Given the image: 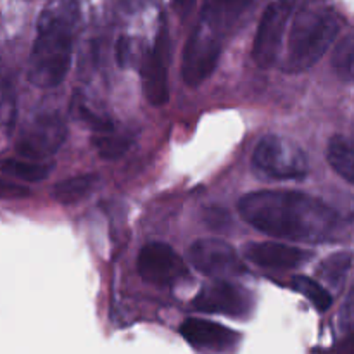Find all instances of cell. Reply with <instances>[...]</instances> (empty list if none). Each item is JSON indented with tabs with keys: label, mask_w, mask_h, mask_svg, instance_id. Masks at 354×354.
Listing matches in <instances>:
<instances>
[{
	"label": "cell",
	"mask_w": 354,
	"mask_h": 354,
	"mask_svg": "<svg viewBox=\"0 0 354 354\" xmlns=\"http://www.w3.org/2000/svg\"><path fill=\"white\" fill-rule=\"evenodd\" d=\"M245 223L272 237L315 244L330 239L337 213L325 201L294 190H258L239 201Z\"/></svg>",
	"instance_id": "1"
},
{
	"label": "cell",
	"mask_w": 354,
	"mask_h": 354,
	"mask_svg": "<svg viewBox=\"0 0 354 354\" xmlns=\"http://www.w3.org/2000/svg\"><path fill=\"white\" fill-rule=\"evenodd\" d=\"M78 19L76 0H54L40 14L37 38L28 59V80L35 86L54 88L66 80Z\"/></svg>",
	"instance_id": "2"
},
{
	"label": "cell",
	"mask_w": 354,
	"mask_h": 354,
	"mask_svg": "<svg viewBox=\"0 0 354 354\" xmlns=\"http://www.w3.org/2000/svg\"><path fill=\"white\" fill-rule=\"evenodd\" d=\"M339 31L341 23L332 10L322 7L297 10L290 26L283 71L294 75L313 68L332 47Z\"/></svg>",
	"instance_id": "3"
},
{
	"label": "cell",
	"mask_w": 354,
	"mask_h": 354,
	"mask_svg": "<svg viewBox=\"0 0 354 354\" xmlns=\"http://www.w3.org/2000/svg\"><path fill=\"white\" fill-rule=\"evenodd\" d=\"M256 175L270 180H301L308 175V158L296 142L280 135H266L252 152Z\"/></svg>",
	"instance_id": "4"
},
{
	"label": "cell",
	"mask_w": 354,
	"mask_h": 354,
	"mask_svg": "<svg viewBox=\"0 0 354 354\" xmlns=\"http://www.w3.org/2000/svg\"><path fill=\"white\" fill-rule=\"evenodd\" d=\"M68 137V124L59 114L45 113L33 118L21 130L14 149L16 154L31 161H45L52 158Z\"/></svg>",
	"instance_id": "5"
},
{
	"label": "cell",
	"mask_w": 354,
	"mask_h": 354,
	"mask_svg": "<svg viewBox=\"0 0 354 354\" xmlns=\"http://www.w3.org/2000/svg\"><path fill=\"white\" fill-rule=\"evenodd\" d=\"M221 55V38L197 24L187 40L182 57V78L189 86H199L216 69Z\"/></svg>",
	"instance_id": "6"
},
{
	"label": "cell",
	"mask_w": 354,
	"mask_h": 354,
	"mask_svg": "<svg viewBox=\"0 0 354 354\" xmlns=\"http://www.w3.org/2000/svg\"><path fill=\"white\" fill-rule=\"evenodd\" d=\"M138 275L147 283L171 287L189 277V268L178 252L165 242H149L137 258Z\"/></svg>",
	"instance_id": "7"
},
{
	"label": "cell",
	"mask_w": 354,
	"mask_h": 354,
	"mask_svg": "<svg viewBox=\"0 0 354 354\" xmlns=\"http://www.w3.org/2000/svg\"><path fill=\"white\" fill-rule=\"evenodd\" d=\"M292 6L294 0H275L266 7L252 44V59L259 68H272L275 64Z\"/></svg>",
	"instance_id": "8"
},
{
	"label": "cell",
	"mask_w": 354,
	"mask_h": 354,
	"mask_svg": "<svg viewBox=\"0 0 354 354\" xmlns=\"http://www.w3.org/2000/svg\"><path fill=\"white\" fill-rule=\"evenodd\" d=\"M192 306L201 313L248 318L254 308V301L251 292H248L242 286L228 280H216L199 290V294L194 297Z\"/></svg>",
	"instance_id": "9"
},
{
	"label": "cell",
	"mask_w": 354,
	"mask_h": 354,
	"mask_svg": "<svg viewBox=\"0 0 354 354\" xmlns=\"http://www.w3.org/2000/svg\"><path fill=\"white\" fill-rule=\"evenodd\" d=\"M189 261L199 273L206 277L242 275L244 265L228 242L216 237L199 239L189 248Z\"/></svg>",
	"instance_id": "10"
},
{
	"label": "cell",
	"mask_w": 354,
	"mask_h": 354,
	"mask_svg": "<svg viewBox=\"0 0 354 354\" xmlns=\"http://www.w3.org/2000/svg\"><path fill=\"white\" fill-rule=\"evenodd\" d=\"M180 334L194 349L206 354H228L241 341V334L232 328L203 318H189L183 322Z\"/></svg>",
	"instance_id": "11"
},
{
	"label": "cell",
	"mask_w": 354,
	"mask_h": 354,
	"mask_svg": "<svg viewBox=\"0 0 354 354\" xmlns=\"http://www.w3.org/2000/svg\"><path fill=\"white\" fill-rule=\"evenodd\" d=\"M244 256L261 268L294 270L313 258V252L280 242H251L244 245Z\"/></svg>",
	"instance_id": "12"
},
{
	"label": "cell",
	"mask_w": 354,
	"mask_h": 354,
	"mask_svg": "<svg viewBox=\"0 0 354 354\" xmlns=\"http://www.w3.org/2000/svg\"><path fill=\"white\" fill-rule=\"evenodd\" d=\"M254 0H204L199 24L223 40L234 33Z\"/></svg>",
	"instance_id": "13"
},
{
	"label": "cell",
	"mask_w": 354,
	"mask_h": 354,
	"mask_svg": "<svg viewBox=\"0 0 354 354\" xmlns=\"http://www.w3.org/2000/svg\"><path fill=\"white\" fill-rule=\"evenodd\" d=\"M142 88L149 104L159 107L165 106L169 99L168 88V64L165 61V50L161 45H156L152 50H147L140 62Z\"/></svg>",
	"instance_id": "14"
},
{
	"label": "cell",
	"mask_w": 354,
	"mask_h": 354,
	"mask_svg": "<svg viewBox=\"0 0 354 354\" xmlns=\"http://www.w3.org/2000/svg\"><path fill=\"white\" fill-rule=\"evenodd\" d=\"M97 183H99V175L95 173L73 176V178H66L55 183L52 189V196L62 206H73V204L86 199L93 192Z\"/></svg>",
	"instance_id": "15"
},
{
	"label": "cell",
	"mask_w": 354,
	"mask_h": 354,
	"mask_svg": "<svg viewBox=\"0 0 354 354\" xmlns=\"http://www.w3.org/2000/svg\"><path fill=\"white\" fill-rule=\"evenodd\" d=\"M327 159L337 175L354 185V138L344 135L332 137L327 147Z\"/></svg>",
	"instance_id": "16"
},
{
	"label": "cell",
	"mask_w": 354,
	"mask_h": 354,
	"mask_svg": "<svg viewBox=\"0 0 354 354\" xmlns=\"http://www.w3.org/2000/svg\"><path fill=\"white\" fill-rule=\"evenodd\" d=\"M54 171L52 161H31V159H6L2 162L3 175L14 176L24 182H41Z\"/></svg>",
	"instance_id": "17"
},
{
	"label": "cell",
	"mask_w": 354,
	"mask_h": 354,
	"mask_svg": "<svg viewBox=\"0 0 354 354\" xmlns=\"http://www.w3.org/2000/svg\"><path fill=\"white\" fill-rule=\"evenodd\" d=\"M92 144L95 147L97 154L107 161H114L127 154L133 145V137L130 135H121L107 131V133H95L92 138Z\"/></svg>",
	"instance_id": "18"
},
{
	"label": "cell",
	"mask_w": 354,
	"mask_h": 354,
	"mask_svg": "<svg viewBox=\"0 0 354 354\" xmlns=\"http://www.w3.org/2000/svg\"><path fill=\"white\" fill-rule=\"evenodd\" d=\"M292 282H294V289H296L297 292L303 294V296L313 304L315 310L325 313V311L332 306V301H334L332 299V294L328 292L325 287H322L317 280L310 279V277L297 275L294 277Z\"/></svg>",
	"instance_id": "19"
},
{
	"label": "cell",
	"mask_w": 354,
	"mask_h": 354,
	"mask_svg": "<svg viewBox=\"0 0 354 354\" xmlns=\"http://www.w3.org/2000/svg\"><path fill=\"white\" fill-rule=\"evenodd\" d=\"M351 261L353 256L349 252H337V254L328 256L320 266L322 279L327 280L334 287H339L351 268Z\"/></svg>",
	"instance_id": "20"
},
{
	"label": "cell",
	"mask_w": 354,
	"mask_h": 354,
	"mask_svg": "<svg viewBox=\"0 0 354 354\" xmlns=\"http://www.w3.org/2000/svg\"><path fill=\"white\" fill-rule=\"evenodd\" d=\"M75 114L82 123H85L93 133H107V131L114 130V123L109 116H106L100 111L93 109L90 104H86L85 100H78L75 102Z\"/></svg>",
	"instance_id": "21"
},
{
	"label": "cell",
	"mask_w": 354,
	"mask_h": 354,
	"mask_svg": "<svg viewBox=\"0 0 354 354\" xmlns=\"http://www.w3.org/2000/svg\"><path fill=\"white\" fill-rule=\"evenodd\" d=\"M335 73L344 80H354V37H348L337 45L332 57Z\"/></svg>",
	"instance_id": "22"
},
{
	"label": "cell",
	"mask_w": 354,
	"mask_h": 354,
	"mask_svg": "<svg viewBox=\"0 0 354 354\" xmlns=\"http://www.w3.org/2000/svg\"><path fill=\"white\" fill-rule=\"evenodd\" d=\"M14 123H16V97H14V88L7 80L2 83V124L3 133L9 135L12 131Z\"/></svg>",
	"instance_id": "23"
},
{
	"label": "cell",
	"mask_w": 354,
	"mask_h": 354,
	"mask_svg": "<svg viewBox=\"0 0 354 354\" xmlns=\"http://www.w3.org/2000/svg\"><path fill=\"white\" fill-rule=\"evenodd\" d=\"M116 62L120 68H130L135 62V44L130 37H120L116 41Z\"/></svg>",
	"instance_id": "24"
},
{
	"label": "cell",
	"mask_w": 354,
	"mask_h": 354,
	"mask_svg": "<svg viewBox=\"0 0 354 354\" xmlns=\"http://www.w3.org/2000/svg\"><path fill=\"white\" fill-rule=\"evenodd\" d=\"M204 221L211 228H214V230H223V228H227L230 225L232 218L228 214V211L223 209V207L211 206L204 209Z\"/></svg>",
	"instance_id": "25"
},
{
	"label": "cell",
	"mask_w": 354,
	"mask_h": 354,
	"mask_svg": "<svg viewBox=\"0 0 354 354\" xmlns=\"http://www.w3.org/2000/svg\"><path fill=\"white\" fill-rule=\"evenodd\" d=\"M341 327L353 330L354 328V290L348 296V301L344 303L341 310Z\"/></svg>",
	"instance_id": "26"
},
{
	"label": "cell",
	"mask_w": 354,
	"mask_h": 354,
	"mask_svg": "<svg viewBox=\"0 0 354 354\" xmlns=\"http://www.w3.org/2000/svg\"><path fill=\"white\" fill-rule=\"evenodd\" d=\"M332 354H354V330L332 349Z\"/></svg>",
	"instance_id": "27"
},
{
	"label": "cell",
	"mask_w": 354,
	"mask_h": 354,
	"mask_svg": "<svg viewBox=\"0 0 354 354\" xmlns=\"http://www.w3.org/2000/svg\"><path fill=\"white\" fill-rule=\"evenodd\" d=\"M173 3H175L176 12L182 17H187L190 14V10H192L196 0H173Z\"/></svg>",
	"instance_id": "28"
},
{
	"label": "cell",
	"mask_w": 354,
	"mask_h": 354,
	"mask_svg": "<svg viewBox=\"0 0 354 354\" xmlns=\"http://www.w3.org/2000/svg\"><path fill=\"white\" fill-rule=\"evenodd\" d=\"M145 0H123V6L127 7V10H130V12H137V10H140L142 7H144Z\"/></svg>",
	"instance_id": "29"
}]
</instances>
